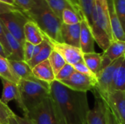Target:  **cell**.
I'll list each match as a JSON object with an SVG mask.
<instances>
[{
	"label": "cell",
	"mask_w": 125,
	"mask_h": 124,
	"mask_svg": "<svg viewBox=\"0 0 125 124\" xmlns=\"http://www.w3.org/2000/svg\"><path fill=\"white\" fill-rule=\"evenodd\" d=\"M50 89L67 124H87L90 108L86 92L73 91L56 80L50 84Z\"/></svg>",
	"instance_id": "obj_1"
},
{
	"label": "cell",
	"mask_w": 125,
	"mask_h": 124,
	"mask_svg": "<svg viewBox=\"0 0 125 124\" xmlns=\"http://www.w3.org/2000/svg\"><path fill=\"white\" fill-rule=\"evenodd\" d=\"M25 14L34 21L43 34L51 41L62 42L61 37L62 20L51 10L45 0H34L33 7Z\"/></svg>",
	"instance_id": "obj_2"
},
{
	"label": "cell",
	"mask_w": 125,
	"mask_h": 124,
	"mask_svg": "<svg viewBox=\"0 0 125 124\" xmlns=\"http://www.w3.org/2000/svg\"><path fill=\"white\" fill-rule=\"evenodd\" d=\"M90 26L95 42L104 52L114 40L107 0H94Z\"/></svg>",
	"instance_id": "obj_3"
},
{
	"label": "cell",
	"mask_w": 125,
	"mask_h": 124,
	"mask_svg": "<svg viewBox=\"0 0 125 124\" xmlns=\"http://www.w3.org/2000/svg\"><path fill=\"white\" fill-rule=\"evenodd\" d=\"M18 86L21 98L18 107L24 114L34 110L51 96L50 84L34 77L28 80H20Z\"/></svg>",
	"instance_id": "obj_4"
},
{
	"label": "cell",
	"mask_w": 125,
	"mask_h": 124,
	"mask_svg": "<svg viewBox=\"0 0 125 124\" xmlns=\"http://www.w3.org/2000/svg\"><path fill=\"white\" fill-rule=\"evenodd\" d=\"M24 117L34 124H67L57 105L50 96Z\"/></svg>",
	"instance_id": "obj_5"
},
{
	"label": "cell",
	"mask_w": 125,
	"mask_h": 124,
	"mask_svg": "<svg viewBox=\"0 0 125 124\" xmlns=\"http://www.w3.org/2000/svg\"><path fill=\"white\" fill-rule=\"evenodd\" d=\"M30 20L23 11L18 10L0 15V21L5 29L23 45L24 26Z\"/></svg>",
	"instance_id": "obj_6"
},
{
	"label": "cell",
	"mask_w": 125,
	"mask_h": 124,
	"mask_svg": "<svg viewBox=\"0 0 125 124\" xmlns=\"http://www.w3.org/2000/svg\"><path fill=\"white\" fill-rule=\"evenodd\" d=\"M123 58L124 57H122L114 61H112L108 65L102 67L100 72L97 77V86L93 94L96 93L102 99H105L112 91L114 74L115 69L121 63Z\"/></svg>",
	"instance_id": "obj_7"
},
{
	"label": "cell",
	"mask_w": 125,
	"mask_h": 124,
	"mask_svg": "<svg viewBox=\"0 0 125 124\" xmlns=\"http://www.w3.org/2000/svg\"><path fill=\"white\" fill-rule=\"evenodd\" d=\"M60 83L73 91L81 92H94L97 86V79L81 74L76 71L68 79L60 81Z\"/></svg>",
	"instance_id": "obj_8"
},
{
	"label": "cell",
	"mask_w": 125,
	"mask_h": 124,
	"mask_svg": "<svg viewBox=\"0 0 125 124\" xmlns=\"http://www.w3.org/2000/svg\"><path fill=\"white\" fill-rule=\"evenodd\" d=\"M103 99L111 109L119 123L125 124V91H111Z\"/></svg>",
	"instance_id": "obj_9"
},
{
	"label": "cell",
	"mask_w": 125,
	"mask_h": 124,
	"mask_svg": "<svg viewBox=\"0 0 125 124\" xmlns=\"http://www.w3.org/2000/svg\"><path fill=\"white\" fill-rule=\"evenodd\" d=\"M51 44L53 49L63 57L67 64L73 66L83 60V53L79 48H76L64 42H51Z\"/></svg>",
	"instance_id": "obj_10"
},
{
	"label": "cell",
	"mask_w": 125,
	"mask_h": 124,
	"mask_svg": "<svg viewBox=\"0 0 125 124\" xmlns=\"http://www.w3.org/2000/svg\"><path fill=\"white\" fill-rule=\"evenodd\" d=\"M94 38L88 21L83 18L81 21V34H80V49L83 53H94Z\"/></svg>",
	"instance_id": "obj_11"
},
{
	"label": "cell",
	"mask_w": 125,
	"mask_h": 124,
	"mask_svg": "<svg viewBox=\"0 0 125 124\" xmlns=\"http://www.w3.org/2000/svg\"><path fill=\"white\" fill-rule=\"evenodd\" d=\"M94 95V105L90 109L87 116V124H107L105 113V102L96 93Z\"/></svg>",
	"instance_id": "obj_12"
},
{
	"label": "cell",
	"mask_w": 125,
	"mask_h": 124,
	"mask_svg": "<svg viewBox=\"0 0 125 124\" xmlns=\"http://www.w3.org/2000/svg\"><path fill=\"white\" fill-rule=\"evenodd\" d=\"M81 23L74 25L62 23L61 28V37L62 42L80 48Z\"/></svg>",
	"instance_id": "obj_13"
},
{
	"label": "cell",
	"mask_w": 125,
	"mask_h": 124,
	"mask_svg": "<svg viewBox=\"0 0 125 124\" xmlns=\"http://www.w3.org/2000/svg\"><path fill=\"white\" fill-rule=\"evenodd\" d=\"M51 10L62 20V14L66 9L75 11L81 16H84L78 0H45Z\"/></svg>",
	"instance_id": "obj_14"
},
{
	"label": "cell",
	"mask_w": 125,
	"mask_h": 124,
	"mask_svg": "<svg viewBox=\"0 0 125 124\" xmlns=\"http://www.w3.org/2000/svg\"><path fill=\"white\" fill-rule=\"evenodd\" d=\"M107 4L114 39V40L125 41V31L116 12L114 0H107Z\"/></svg>",
	"instance_id": "obj_15"
},
{
	"label": "cell",
	"mask_w": 125,
	"mask_h": 124,
	"mask_svg": "<svg viewBox=\"0 0 125 124\" xmlns=\"http://www.w3.org/2000/svg\"><path fill=\"white\" fill-rule=\"evenodd\" d=\"M32 74L35 78L48 84L55 80V74L48 59L37 64L32 68Z\"/></svg>",
	"instance_id": "obj_16"
},
{
	"label": "cell",
	"mask_w": 125,
	"mask_h": 124,
	"mask_svg": "<svg viewBox=\"0 0 125 124\" xmlns=\"http://www.w3.org/2000/svg\"><path fill=\"white\" fill-rule=\"evenodd\" d=\"M0 79L1 80V83L3 85L2 95L1 98L0 99L1 101L4 104L7 105L10 102L15 100L17 102V105H19L21 102V98L18 84L4 78Z\"/></svg>",
	"instance_id": "obj_17"
},
{
	"label": "cell",
	"mask_w": 125,
	"mask_h": 124,
	"mask_svg": "<svg viewBox=\"0 0 125 124\" xmlns=\"http://www.w3.org/2000/svg\"><path fill=\"white\" fill-rule=\"evenodd\" d=\"M45 35L39 28V26L32 20H29L24 26V37L25 41L37 45L41 43Z\"/></svg>",
	"instance_id": "obj_18"
},
{
	"label": "cell",
	"mask_w": 125,
	"mask_h": 124,
	"mask_svg": "<svg viewBox=\"0 0 125 124\" xmlns=\"http://www.w3.org/2000/svg\"><path fill=\"white\" fill-rule=\"evenodd\" d=\"M4 33L7 39V42L9 44L11 55L7 58L8 60L12 61H23V45L20 43V42L14 37L3 26Z\"/></svg>",
	"instance_id": "obj_19"
},
{
	"label": "cell",
	"mask_w": 125,
	"mask_h": 124,
	"mask_svg": "<svg viewBox=\"0 0 125 124\" xmlns=\"http://www.w3.org/2000/svg\"><path fill=\"white\" fill-rule=\"evenodd\" d=\"M83 60L89 69L97 77L102 68L103 54L96 52L83 53Z\"/></svg>",
	"instance_id": "obj_20"
},
{
	"label": "cell",
	"mask_w": 125,
	"mask_h": 124,
	"mask_svg": "<svg viewBox=\"0 0 125 124\" xmlns=\"http://www.w3.org/2000/svg\"><path fill=\"white\" fill-rule=\"evenodd\" d=\"M103 55L111 61H114L125 56V41L114 40Z\"/></svg>",
	"instance_id": "obj_21"
},
{
	"label": "cell",
	"mask_w": 125,
	"mask_h": 124,
	"mask_svg": "<svg viewBox=\"0 0 125 124\" xmlns=\"http://www.w3.org/2000/svg\"><path fill=\"white\" fill-rule=\"evenodd\" d=\"M10 66L20 80H28L34 77L32 69L29 67L27 62L24 61H12L9 60Z\"/></svg>",
	"instance_id": "obj_22"
},
{
	"label": "cell",
	"mask_w": 125,
	"mask_h": 124,
	"mask_svg": "<svg viewBox=\"0 0 125 124\" xmlns=\"http://www.w3.org/2000/svg\"><path fill=\"white\" fill-rule=\"evenodd\" d=\"M125 91V57L115 69L112 83V91Z\"/></svg>",
	"instance_id": "obj_23"
},
{
	"label": "cell",
	"mask_w": 125,
	"mask_h": 124,
	"mask_svg": "<svg viewBox=\"0 0 125 124\" xmlns=\"http://www.w3.org/2000/svg\"><path fill=\"white\" fill-rule=\"evenodd\" d=\"M0 78L8 80L14 83L18 84L20 79L13 72L9 60L0 56Z\"/></svg>",
	"instance_id": "obj_24"
},
{
	"label": "cell",
	"mask_w": 125,
	"mask_h": 124,
	"mask_svg": "<svg viewBox=\"0 0 125 124\" xmlns=\"http://www.w3.org/2000/svg\"><path fill=\"white\" fill-rule=\"evenodd\" d=\"M53 46L51 44V40L48 42V43L44 46V48L35 56H34L29 61L27 62V64L29 65V67L32 69L34 68L37 64L48 59L52 50H53Z\"/></svg>",
	"instance_id": "obj_25"
},
{
	"label": "cell",
	"mask_w": 125,
	"mask_h": 124,
	"mask_svg": "<svg viewBox=\"0 0 125 124\" xmlns=\"http://www.w3.org/2000/svg\"><path fill=\"white\" fill-rule=\"evenodd\" d=\"M83 17L73 10L66 9L62 14V23L67 25H74L80 23Z\"/></svg>",
	"instance_id": "obj_26"
},
{
	"label": "cell",
	"mask_w": 125,
	"mask_h": 124,
	"mask_svg": "<svg viewBox=\"0 0 125 124\" xmlns=\"http://www.w3.org/2000/svg\"><path fill=\"white\" fill-rule=\"evenodd\" d=\"M48 60L53 69V71L55 74V76L62 69V68L67 64L65 60L63 58V57L54 50H52L48 58Z\"/></svg>",
	"instance_id": "obj_27"
},
{
	"label": "cell",
	"mask_w": 125,
	"mask_h": 124,
	"mask_svg": "<svg viewBox=\"0 0 125 124\" xmlns=\"http://www.w3.org/2000/svg\"><path fill=\"white\" fill-rule=\"evenodd\" d=\"M78 1L85 18L88 21L89 24L91 26L94 0H78Z\"/></svg>",
	"instance_id": "obj_28"
},
{
	"label": "cell",
	"mask_w": 125,
	"mask_h": 124,
	"mask_svg": "<svg viewBox=\"0 0 125 124\" xmlns=\"http://www.w3.org/2000/svg\"><path fill=\"white\" fill-rule=\"evenodd\" d=\"M15 114L0 99V124H9V120Z\"/></svg>",
	"instance_id": "obj_29"
},
{
	"label": "cell",
	"mask_w": 125,
	"mask_h": 124,
	"mask_svg": "<svg viewBox=\"0 0 125 124\" xmlns=\"http://www.w3.org/2000/svg\"><path fill=\"white\" fill-rule=\"evenodd\" d=\"M75 72V69H74L73 66L69 64H66L62 69L56 75L55 80L57 81H62L64 80L68 79L74 72Z\"/></svg>",
	"instance_id": "obj_30"
},
{
	"label": "cell",
	"mask_w": 125,
	"mask_h": 124,
	"mask_svg": "<svg viewBox=\"0 0 125 124\" xmlns=\"http://www.w3.org/2000/svg\"><path fill=\"white\" fill-rule=\"evenodd\" d=\"M117 16L125 31V0H114Z\"/></svg>",
	"instance_id": "obj_31"
},
{
	"label": "cell",
	"mask_w": 125,
	"mask_h": 124,
	"mask_svg": "<svg viewBox=\"0 0 125 124\" xmlns=\"http://www.w3.org/2000/svg\"><path fill=\"white\" fill-rule=\"evenodd\" d=\"M73 67H74V69H75L76 72H79L81 74L85 75L86 76H89V77H93V78L97 79L96 76L89 69V67L86 66V64H85V62L83 61V60L78 62L75 64H74L73 65Z\"/></svg>",
	"instance_id": "obj_32"
},
{
	"label": "cell",
	"mask_w": 125,
	"mask_h": 124,
	"mask_svg": "<svg viewBox=\"0 0 125 124\" xmlns=\"http://www.w3.org/2000/svg\"><path fill=\"white\" fill-rule=\"evenodd\" d=\"M0 44L2 45V47L5 51V53L7 55V58H8L11 55V50H10L9 44L7 42V37H6V35L4 33L3 25L1 23V21H0Z\"/></svg>",
	"instance_id": "obj_33"
},
{
	"label": "cell",
	"mask_w": 125,
	"mask_h": 124,
	"mask_svg": "<svg viewBox=\"0 0 125 124\" xmlns=\"http://www.w3.org/2000/svg\"><path fill=\"white\" fill-rule=\"evenodd\" d=\"M34 45L29 42H25L23 45V61L26 62L29 61L33 57V51H34Z\"/></svg>",
	"instance_id": "obj_34"
},
{
	"label": "cell",
	"mask_w": 125,
	"mask_h": 124,
	"mask_svg": "<svg viewBox=\"0 0 125 124\" xmlns=\"http://www.w3.org/2000/svg\"><path fill=\"white\" fill-rule=\"evenodd\" d=\"M104 101V100H103ZM105 102V119H106V124H120L117 121L116 116L114 115V113L112 112L111 109L109 107V106L107 105V103Z\"/></svg>",
	"instance_id": "obj_35"
},
{
	"label": "cell",
	"mask_w": 125,
	"mask_h": 124,
	"mask_svg": "<svg viewBox=\"0 0 125 124\" xmlns=\"http://www.w3.org/2000/svg\"><path fill=\"white\" fill-rule=\"evenodd\" d=\"M15 4L24 12L31 10L34 4V0H13Z\"/></svg>",
	"instance_id": "obj_36"
},
{
	"label": "cell",
	"mask_w": 125,
	"mask_h": 124,
	"mask_svg": "<svg viewBox=\"0 0 125 124\" xmlns=\"http://www.w3.org/2000/svg\"><path fill=\"white\" fill-rule=\"evenodd\" d=\"M18 10L23 11L21 8H19L17 6L11 5V4H9L0 1V15L5 14V13L10 12L18 11Z\"/></svg>",
	"instance_id": "obj_37"
},
{
	"label": "cell",
	"mask_w": 125,
	"mask_h": 124,
	"mask_svg": "<svg viewBox=\"0 0 125 124\" xmlns=\"http://www.w3.org/2000/svg\"><path fill=\"white\" fill-rule=\"evenodd\" d=\"M15 119L16 120L18 124H34L32 121H31L29 119H28L26 117H21L17 115H15Z\"/></svg>",
	"instance_id": "obj_38"
},
{
	"label": "cell",
	"mask_w": 125,
	"mask_h": 124,
	"mask_svg": "<svg viewBox=\"0 0 125 124\" xmlns=\"http://www.w3.org/2000/svg\"><path fill=\"white\" fill-rule=\"evenodd\" d=\"M0 1L1 2H4V3H7V4H11V5H14V6H17L15 3V1L13 0H0ZM18 7V6H17Z\"/></svg>",
	"instance_id": "obj_39"
},
{
	"label": "cell",
	"mask_w": 125,
	"mask_h": 124,
	"mask_svg": "<svg viewBox=\"0 0 125 124\" xmlns=\"http://www.w3.org/2000/svg\"><path fill=\"white\" fill-rule=\"evenodd\" d=\"M0 56H1L4 58H7V55L5 53V51H4V48L1 44H0Z\"/></svg>",
	"instance_id": "obj_40"
},
{
	"label": "cell",
	"mask_w": 125,
	"mask_h": 124,
	"mask_svg": "<svg viewBox=\"0 0 125 124\" xmlns=\"http://www.w3.org/2000/svg\"><path fill=\"white\" fill-rule=\"evenodd\" d=\"M14 116H15V115H14ZM14 116L10 118V120H9V124H18L16 120L15 119V117H14Z\"/></svg>",
	"instance_id": "obj_41"
}]
</instances>
